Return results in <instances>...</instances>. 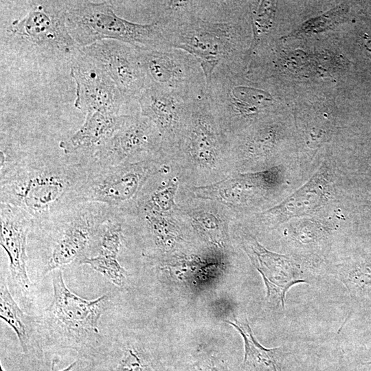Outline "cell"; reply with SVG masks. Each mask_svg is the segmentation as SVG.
<instances>
[{
	"instance_id": "8fae6325",
	"label": "cell",
	"mask_w": 371,
	"mask_h": 371,
	"mask_svg": "<svg viewBox=\"0 0 371 371\" xmlns=\"http://www.w3.org/2000/svg\"><path fill=\"white\" fill-rule=\"evenodd\" d=\"M70 74L76 85L74 105L87 113H121L130 104L109 75L80 49L71 60Z\"/></svg>"
},
{
	"instance_id": "d4e9b609",
	"label": "cell",
	"mask_w": 371,
	"mask_h": 371,
	"mask_svg": "<svg viewBox=\"0 0 371 371\" xmlns=\"http://www.w3.org/2000/svg\"><path fill=\"white\" fill-rule=\"evenodd\" d=\"M250 16L253 39L249 53L260 45L270 32L276 12V2L273 1H260L251 2Z\"/></svg>"
},
{
	"instance_id": "2e32d148",
	"label": "cell",
	"mask_w": 371,
	"mask_h": 371,
	"mask_svg": "<svg viewBox=\"0 0 371 371\" xmlns=\"http://www.w3.org/2000/svg\"><path fill=\"white\" fill-rule=\"evenodd\" d=\"M32 221L19 209L1 203L0 245L8 255L12 281L29 291L31 282L27 272L26 241Z\"/></svg>"
},
{
	"instance_id": "4dcf8cb0",
	"label": "cell",
	"mask_w": 371,
	"mask_h": 371,
	"mask_svg": "<svg viewBox=\"0 0 371 371\" xmlns=\"http://www.w3.org/2000/svg\"><path fill=\"white\" fill-rule=\"evenodd\" d=\"M364 40H365L364 44L367 50L371 52V34H365Z\"/></svg>"
},
{
	"instance_id": "7402d4cb",
	"label": "cell",
	"mask_w": 371,
	"mask_h": 371,
	"mask_svg": "<svg viewBox=\"0 0 371 371\" xmlns=\"http://www.w3.org/2000/svg\"><path fill=\"white\" fill-rule=\"evenodd\" d=\"M227 322L235 327L243 338L244 363L251 366L254 371H281L280 348H267L261 346L254 338L247 322Z\"/></svg>"
},
{
	"instance_id": "3957f363",
	"label": "cell",
	"mask_w": 371,
	"mask_h": 371,
	"mask_svg": "<svg viewBox=\"0 0 371 371\" xmlns=\"http://www.w3.org/2000/svg\"><path fill=\"white\" fill-rule=\"evenodd\" d=\"M181 183L203 186L231 175L229 145L207 96L192 102L176 146L167 157Z\"/></svg>"
},
{
	"instance_id": "f546056e",
	"label": "cell",
	"mask_w": 371,
	"mask_h": 371,
	"mask_svg": "<svg viewBox=\"0 0 371 371\" xmlns=\"http://www.w3.org/2000/svg\"><path fill=\"white\" fill-rule=\"evenodd\" d=\"M78 366L77 361H75L70 364L69 366H67L66 368L60 370V371H76ZM0 371H5L2 367H1Z\"/></svg>"
},
{
	"instance_id": "603a6c76",
	"label": "cell",
	"mask_w": 371,
	"mask_h": 371,
	"mask_svg": "<svg viewBox=\"0 0 371 371\" xmlns=\"http://www.w3.org/2000/svg\"><path fill=\"white\" fill-rule=\"evenodd\" d=\"M202 1H155L149 3L153 14V21L162 25L179 23L193 15Z\"/></svg>"
},
{
	"instance_id": "1f68e13d",
	"label": "cell",
	"mask_w": 371,
	"mask_h": 371,
	"mask_svg": "<svg viewBox=\"0 0 371 371\" xmlns=\"http://www.w3.org/2000/svg\"><path fill=\"white\" fill-rule=\"evenodd\" d=\"M205 371H218V370L216 367L210 366H208L207 368H206Z\"/></svg>"
},
{
	"instance_id": "e0dca14e",
	"label": "cell",
	"mask_w": 371,
	"mask_h": 371,
	"mask_svg": "<svg viewBox=\"0 0 371 371\" xmlns=\"http://www.w3.org/2000/svg\"><path fill=\"white\" fill-rule=\"evenodd\" d=\"M131 114L87 113L82 126L72 135L62 140L59 147L68 156L83 152H91L92 155L98 147L126 124Z\"/></svg>"
},
{
	"instance_id": "9a60e30c",
	"label": "cell",
	"mask_w": 371,
	"mask_h": 371,
	"mask_svg": "<svg viewBox=\"0 0 371 371\" xmlns=\"http://www.w3.org/2000/svg\"><path fill=\"white\" fill-rule=\"evenodd\" d=\"M140 113L157 127L161 138V153L168 156L177 145L188 119L192 102L166 92L146 88L137 100Z\"/></svg>"
},
{
	"instance_id": "5b68a950",
	"label": "cell",
	"mask_w": 371,
	"mask_h": 371,
	"mask_svg": "<svg viewBox=\"0 0 371 371\" xmlns=\"http://www.w3.org/2000/svg\"><path fill=\"white\" fill-rule=\"evenodd\" d=\"M245 59L219 65L207 85L206 96L227 142L264 114L273 102L268 91L242 80L241 63Z\"/></svg>"
},
{
	"instance_id": "9c48e42d",
	"label": "cell",
	"mask_w": 371,
	"mask_h": 371,
	"mask_svg": "<svg viewBox=\"0 0 371 371\" xmlns=\"http://www.w3.org/2000/svg\"><path fill=\"white\" fill-rule=\"evenodd\" d=\"M29 11L12 21L7 35L16 43L36 52L71 59L80 47L71 38L66 23L65 1L31 2Z\"/></svg>"
},
{
	"instance_id": "7c38bea8",
	"label": "cell",
	"mask_w": 371,
	"mask_h": 371,
	"mask_svg": "<svg viewBox=\"0 0 371 371\" xmlns=\"http://www.w3.org/2000/svg\"><path fill=\"white\" fill-rule=\"evenodd\" d=\"M54 271V297L49 306L53 322L76 341L98 335V322L107 295L91 300L83 299L67 288L61 269Z\"/></svg>"
},
{
	"instance_id": "d6a6232c",
	"label": "cell",
	"mask_w": 371,
	"mask_h": 371,
	"mask_svg": "<svg viewBox=\"0 0 371 371\" xmlns=\"http://www.w3.org/2000/svg\"><path fill=\"white\" fill-rule=\"evenodd\" d=\"M369 363H370V364H371V361H370L369 362Z\"/></svg>"
},
{
	"instance_id": "44dd1931",
	"label": "cell",
	"mask_w": 371,
	"mask_h": 371,
	"mask_svg": "<svg viewBox=\"0 0 371 371\" xmlns=\"http://www.w3.org/2000/svg\"><path fill=\"white\" fill-rule=\"evenodd\" d=\"M170 170L164 174V179L152 190L145 186L137 200L135 211H146L158 214H172L179 210L176 203V197L179 184L181 183L177 174H170Z\"/></svg>"
},
{
	"instance_id": "f1b7e54d",
	"label": "cell",
	"mask_w": 371,
	"mask_h": 371,
	"mask_svg": "<svg viewBox=\"0 0 371 371\" xmlns=\"http://www.w3.org/2000/svg\"><path fill=\"white\" fill-rule=\"evenodd\" d=\"M142 362L133 349H128L115 371H140Z\"/></svg>"
},
{
	"instance_id": "4316f807",
	"label": "cell",
	"mask_w": 371,
	"mask_h": 371,
	"mask_svg": "<svg viewBox=\"0 0 371 371\" xmlns=\"http://www.w3.org/2000/svg\"><path fill=\"white\" fill-rule=\"evenodd\" d=\"M335 277L341 282L352 293L362 291L371 285V263L356 262L348 265H339Z\"/></svg>"
},
{
	"instance_id": "d6986e66",
	"label": "cell",
	"mask_w": 371,
	"mask_h": 371,
	"mask_svg": "<svg viewBox=\"0 0 371 371\" xmlns=\"http://www.w3.org/2000/svg\"><path fill=\"white\" fill-rule=\"evenodd\" d=\"M195 199V198H194ZM197 203L180 207L192 229L201 238L217 248H223L229 240L227 221L219 203L196 199Z\"/></svg>"
},
{
	"instance_id": "ba28073f",
	"label": "cell",
	"mask_w": 371,
	"mask_h": 371,
	"mask_svg": "<svg viewBox=\"0 0 371 371\" xmlns=\"http://www.w3.org/2000/svg\"><path fill=\"white\" fill-rule=\"evenodd\" d=\"M137 52L146 89L166 92L185 102H192L206 95L203 70L190 54L172 47L137 49Z\"/></svg>"
},
{
	"instance_id": "52a82bcc",
	"label": "cell",
	"mask_w": 371,
	"mask_h": 371,
	"mask_svg": "<svg viewBox=\"0 0 371 371\" xmlns=\"http://www.w3.org/2000/svg\"><path fill=\"white\" fill-rule=\"evenodd\" d=\"M115 212L103 203H82L42 223L53 227L52 247L45 272L60 269L86 258L91 241L100 238L105 222Z\"/></svg>"
},
{
	"instance_id": "83f0119b",
	"label": "cell",
	"mask_w": 371,
	"mask_h": 371,
	"mask_svg": "<svg viewBox=\"0 0 371 371\" xmlns=\"http://www.w3.org/2000/svg\"><path fill=\"white\" fill-rule=\"evenodd\" d=\"M113 216L103 226L99 251L117 256L122 243V224Z\"/></svg>"
},
{
	"instance_id": "8992f818",
	"label": "cell",
	"mask_w": 371,
	"mask_h": 371,
	"mask_svg": "<svg viewBox=\"0 0 371 371\" xmlns=\"http://www.w3.org/2000/svg\"><path fill=\"white\" fill-rule=\"evenodd\" d=\"M170 169L171 165L161 154L111 167L89 163L87 176L77 192L76 203H103L117 212L133 213L149 179Z\"/></svg>"
},
{
	"instance_id": "484cf974",
	"label": "cell",
	"mask_w": 371,
	"mask_h": 371,
	"mask_svg": "<svg viewBox=\"0 0 371 371\" xmlns=\"http://www.w3.org/2000/svg\"><path fill=\"white\" fill-rule=\"evenodd\" d=\"M80 262L90 266L116 286H122L126 281V271L116 256L99 251L96 256L86 257Z\"/></svg>"
},
{
	"instance_id": "30bf717a",
	"label": "cell",
	"mask_w": 371,
	"mask_h": 371,
	"mask_svg": "<svg viewBox=\"0 0 371 371\" xmlns=\"http://www.w3.org/2000/svg\"><path fill=\"white\" fill-rule=\"evenodd\" d=\"M161 150L157 127L138 111L94 151L90 163L98 167L115 166L156 157Z\"/></svg>"
},
{
	"instance_id": "277c9868",
	"label": "cell",
	"mask_w": 371,
	"mask_h": 371,
	"mask_svg": "<svg viewBox=\"0 0 371 371\" xmlns=\"http://www.w3.org/2000/svg\"><path fill=\"white\" fill-rule=\"evenodd\" d=\"M65 6L68 31L80 48L104 39L122 41L137 49L171 48L158 22L129 21L117 15L110 1H67Z\"/></svg>"
},
{
	"instance_id": "ac0fdd59",
	"label": "cell",
	"mask_w": 371,
	"mask_h": 371,
	"mask_svg": "<svg viewBox=\"0 0 371 371\" xmlns=\"http://www.w3.org/2000/svg\"><path fill=\"white\" fill-rule=\"evenodd\" d=\"M328 183L326 168L319 170L300 188L278 205L261 213L265 221L280 223L292 217L308 215L324 202Z\"/></svg>"
},
{
	"instance_id": "cb8c5ba5",
	"label": "cell",
	"mask_w": 371,
	"mask_h": 371,
	"mask_svg": "<svg viewBox=\"0 0 371 371\" xmlns=\"http://www.w3.org/2000/svg\"><path fill=\"white\" fill-rule=\"evenodd\" d=\"M0 317L14 331L23 350L27 351L29 336L23 312L13 299L7 285L1 284Z\"/></svg>"
},
{
	"instance_id": "6da1fadb",
	"label": "cell",
	"mask_w": 371,
	"mask_h": 371,
	"mask_svg": "<svg viewBox=\"0 0 371 371\" xmlns=\"http://www.w3.org/2000/svg\"><path fill=\"white\" fill-rule=\"evenodd\" d=\"M89 163L51 160L16 161L1 175V203L21 210L39 225L77 205Z\"/></svg>"
},
{
	"instance_id": "ffe728a7",
	"label": "cell",
	"mask_w": 371,
	"mask_h": 371,
	"mask_svg": "<svg viewBox=\"0 0 371 371\" xmlns=\"http://www.w3.org/2000/svg\"><path fill=\"white\" fill-rule=\"evenodd\" d=\"M148 230L157 247L164 252H172L183 240V225L188 220L181 209L172 214L135 211Z\"/></svg>"
},
{
	"instance_id": "4fadbf2b",
	"label": "cell",
	"mask_w": 371,
	"mask_h": 371,
	"mask_svg": "<svg viewBox=\"0 0 371 371\" xmlns=\"http://www.w3.org/2000/svg\"><path fill=\"white\" fill-rule=\"evenodd\" d=\"M80 49L109 75L129 102L137 103L146 89V82L136 47L104 39Z\"/></svg>"
},
{
	"instance_id": "5bb4252c",
	"label": "cell",
	"mask_w": 371,
	"mask_h": 371,
	"mask_svg": "<svg viewBox=\"0 0 371 371\" xmlns=\"http://www.w3.org/2000/svg\"><path fill=\"white\" fill-rule=\"evenodd\" d=\"M244 249L261 274L267 289V298L275 307L284 309L289 289L297 283H307L300 266L289 256L267 249L254 238H246Z\"/></svg>"
},
{
	"instance_id": "7a4b0ae2",
	"label": "cell",
	"mask_w": 371,
	"mask_h": 371,
	"mask_svg": "<svg viewBox=\"0 0 371 371\" xmlns=\"http://www.w3.org/2000/svg\"><path fill=\"white\" fill-rule=\"evenodd\" d=\"M234 1H202L186 20L161 25L170 47L181 49L200 63L210 82L221 64L241 58L247 36L240 20V4Z\"/></svg>"
}]
</instances>
